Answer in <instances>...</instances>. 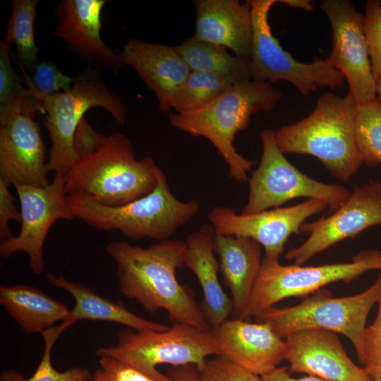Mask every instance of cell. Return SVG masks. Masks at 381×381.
Wrapping results in <instances>:
<instances>
[{"label": "cell", "instance_id": "42", "mask_svg": "<svg viewBox=\"0 0 381 381\" xmlns=\"http://www.w3.org/2000/svg\"><path fill=\"white\" fill-rule=\"evenodd\" d=\"M375 100L381 108V71L375 78Z\"/></svg>", "mask_w": 381, "mask_h": 381}, {"label": "cell", "instance_id": "37", "mask_svg": "<svg viewBox=\"0 0 381 381\" xmlns=\"http://www.w3.org/2000/svg\"><path fill=\"white\" fill-rule=\"evenodd\" d=\"M9 185L0 178V241L4 242L12 237L9 222H20L21 213L15 205V198L8 189Z\"/></svg>", "mask_w": 381, "mask_h": 381}, {"label": "cell", "instance_id": "15", "mask_svg": "<svg viewBox=\"0 0 381 381\" xmlns=\"http://www.w3.org/2000/svg\"><path fill=\"white\" fill-rule=\"evenodd\" d=\"M327 207L322 200L308 199L293 206L243 215L231 207L216 206L207 217L216 234L250 238L264 248L265 256L279 258L289 238L299 234L308 218Z\"/></svg>", "mask_w": 381, "mask_h": 381}, {"label": "cell", "instance_id": "23", "mask_svg": "<svg viewBox=\"0 0 381 381\" xmlns=\"http://www.w3.org/2000/svg\"><path fill=\"white\" fill-rule=\"evenodd\" d=\"M215 231L211 224H205L188 235L183 257L184 266L193 272L203 293L200 306L212 328L229 320L232 301L224 291L218 278L219 265L215 256Z\"/></svg>", "mask_w": 381, "mask_h": 381}, {"label": "cell", "instance_id": "20", "mask_svg": "<svg viewBox=\"0 0 381 381\" xmlns=\"http://www.w3.org/2000/svg\"><path fill=\"white\" fill-rule=\"evenodd\" d=\"M155 95L159 109H173L176 95L190 73L176 47L130 39L119 54Z\"/></svg>", "mask_w": 381, "mask_h": 381}, {"label": "cell", "instance_id": "24", "mask_svg": "<svg viewBox=\"0 0 381 381\" xmlns=\"http://www.w3.org/2000/svg\"><path fill=\"white\" fill-rule=\"evenodd\" d=\"M0 303L26 334H42L56 322L71 320L64 303L28 285L1 286Z\"/></svg>", "mask_w": 381, "mask_h": 381}, {"label": "cell", "instance_id": "39", "mask_svg": "<svg viewBox=\"0 0 381 381\" xmlns=\"http://www.w3.org/2000/svg\"><path fill=\"white\" fill-rule=\"evenodd\" d=\"M167 374L171 381H199L200 370L194 365L172 366Z\"/></svg>", "mask_w": 381, "mask_h": 381}, {"label": "cell", "instance_id": "4", "mask_svg": "<svg viewBox=\"0 0 381 381\" xmlns=\"http://www.w3.org/2000/svg\"><path fill=\"white\" fill-rule=\"evenodd\" d=\"M162 170L149 156L136 159L130 139L106 136L93 152L81 157L65 175L67 195H83L107 206H121L150 193Z\"/></svg>", "mask_w": 381, "mask_h": 381}, {"label": "cell", "instance_id": "10", "mask_svg": "<svg viewBox=\"0 0 381 381\" xmlns=\"http://www.w3.org/2000/svg\"><path fill=\"white\" fill-rule=\"evenodd\" d=\"M252 20V47L249 63L250 78L272 83L285 80L307 96L318 87L332 90L341 86L343 74L334 68L328 59L315 58L310 63L294 59L273 35L269 23L272 7L282 0H248Z\"/></svg>", "mask_w": 381, "mask_h": 381}, {"label": "cell", "instance_id": "12", "mask_svg": "<svg viewBox=\"0 0 381 381\" xmlns=\"http://www.w3.org/2000/svg\"><path fill=\"white\" fill-rule=\"evenodd\" d=\"M20 205L21 227L19 234L0 245V255L7 258L16 252L28 255L29 267L35 274L45 268L44 243L47 234L59 219L75 218L67 200L65 174H54V180L45 187H37L15 182Z\"/></svg>", "mask_w": 381, "mask_h": 381}, {"label": "cell", "instance_id": "40", "mask_svg": "<svg viewBox=\"0 0 381 381\" xmlns=\"http://www.w3.org/2000/svg\"><path fill=\"white\" fill-rule=\"evenodd\" d=\"M262 381H327L320 377L307 375L300 378L291 376L286 368L277 367L267 374L260 376Z\"/></svg>", "mask_w": 381, "mask_h": 381}, {"label": "cell", "instance_id": "14", "mask_svg": "<svg viewBox=\"0 0 381 381\" xmlns=\"http://www.w3.org/2000/svg\"><path fill=\"white\" fill-rule=\"evenodd\" d=\"M381 224V181H370L353 186L349 198L334 212L304 223L301 231L310 233L298 247L289 250L285 258L302 265L314 255L365 229Z\"/></svg>", "mask_w": 381, "mask_h": 381}, {"label": "cell", "instance_id": "9", "mask_svg": "<svg viewBox=\"0 0 381 381\" xmlns=\"http://www.w3.org/2000/svg\"><path fill=\"white\" fill-rule=\"evenodd\" d=\"M274 132L264 129L260 133L262 152L258 167L248 179V199L240 214H252L278 208L298 198L324 201L328 207L327 215L337 210L351 192L341 185L316 181L299 171L278 147Z\"/></svg>", "mask_w": 381, "mask_h": 381}, {"label": "cell", "instance_id": "6", "mask_svg": "<svg viewBox=\"0 0 381 381\" xmlns=\"http://www.w3.org/2000/svg\"><path fill=\"white\" fill-rule=\"evenodd\" d=\"M30 90L42 100L47 113L44 123L52 142L47 167L54 174L66 175L78 160L73 138L88 109L103 107L120 125L126 122L128 116V109L122 96L111 92L99 71L90 67L73 78L72 87L68 91L43 95Z\"/></svg>", "mask_w": 381, "mask_h": 381}, {"label": "cell", "instance_id": "35", "mask_svg": "<svg viewBox=\"0 0 381 381\" xmlns=\"http://www.w3.org/2000/svg\"><path fill=\"white\" fill-rule=\"evenodd\" d=\"M199 381H262L260 376L222 356L207 360L200 370Z\"/></svg>", "mask_w": 381, "mask_h": 381}, {"label": "cell", "instance_id": "33", "mask_svg": "<svg viewBox=\"0 0 381 381\" xmlns=\"http://www.w3.org/2000/svg\"><path fill=\"white\" fill-rule=\"evenodd\" d=\"M363 28L375 80L381 71V1L368 0L363 14Z\"/></svg>", "mask_w": 381, "mask_h": 381}, {"label": "cell", "instance_id": "34", "mask_svg": "<svg viewBox=\"0 0 381 381\" xmlns=\"http://www.w3.org/2000/svg\"><path fill=\"white\" fill-rule=\"evenodd\" d=\"M377 304L376 318L363 332L362 353L359 360L373 380L381 379V298Z\"/></svg>", "mask_w": 381, "mask_h": 381}, {"label": "cell", "instance_id": "17", "mask_svg": "<svg viewBox=\"0 0 381 381\" xmlns=\"http://www.w3.org/2000/svg\"><path fill=\"white\" fill-rule=\"evenodd\" d=\"M284 360L292 373H303L327 381H374L346 353L336 333L304 329L286 337Z\"/></svg>", "mask_w": 381, "mask_h": 381}, {"label": "cell", "instance_id": "44", "mask_svg": "<svg viewBox=\"0 0 381 381\" xmlns=\"http://www.w3.org/2000/svg\"><path fill=\"white\" fill-rule=\"evenodd\" d=\"M381 272V271H380Z\"/></svg>", "mask_w": 381, "mask_h": 381}, {"label": "cell", "instance_id": "36", "mask_svg": "<svg viewBox=\"0 0 381 381\" xmlns=\"http://www.w3.org/2000/svg\"><path fill=\"white\" fill-rule=\"evenodd\" d=\"M170 378V377H169ZM91 381H171L152 377L138 369L111 357H100L99 368Z\"/></svg>", "mask_w": 381, "mask_h": 381}, {"label": "cell", "instance_id": "38", "mask_svg": "<svg viewBox=\"0 0 381 381\" xmlns=\"http://www.w3.org/2000/svg\"><path fill=\"white\" fill-rule=\"evenodd\" d=\"M105 138L106 135L95 131L83 117L73 138V147L78 158L95 151Z\"/></svg>", "mask_w": 381, "mask_h": 381}, {"label": "cell", "instance_id": "1", "mask_svg": "<svg viewBox=\"0 0 381 381\" xmlns=\"http://www.w3.org/2000/svg\"><path fill=\"white\" fill-rule=\"evenodd\" d=\"M186 241L167 239L147 248L126 241H111L107 254L116 265L119 290L151 313L162 309L173 323H185L204 330L209 324L193 291L180 284L176 270L183 266Z\"/></svg>", "mask_w": 381, "mask_h": 381}, {"label": "cell", "instance_id": "22", "mask_svg": "<svg viewBox=\"0 0 381 381\" xmlns=\"http://www.w3.org/2000/svg\"><path fill=\"white\" fill-rule=\"evenodd\" d=\"M261 246L245 236L215 234L214 249L232 301L231 320L247 318L253 287L262 264Z\"/></svg>", "mask_w": 381, "mask_h": 381}, {"label": "cell", "instance_id": "13", "mask_svg": "<svg viewBox=\"0 0 381 381\" xmlns=\"http://www.w3.org/2000/svg\"><path fill=\"white\" fill-rule=\"evenodd\" d=\"M319 5L332 30L328 60L343 74L349 92L359 105L375 100V80L363 28V14L346 0H322Z\"/></svg>", "mask_w": 381, "mask_h": 381}, {"label": "cell", "instance_id": "18", "mask_svg": "<svg viewBox=\"0 0 381 381\" xmlns=\"http://www.w3.org/2000/svg\"><path fill=\"white\" fill-rule=\"evenodd\" d=\"M45 162V145L38 123L16 113L0 124V178L37 187L50 183Z\"/></svg>", "mask_w": 381, "mask_h": 381}, {"label": "cell", "instance_id": "41", "mask_svg": "<svg viewBox=\"0 0 381 381\" xmlns=\"http://www.w3.org/2000/svg\"><path fill=\"white\" fill-rule=\"evenodd\" d=\"M282 4H286L291 7L301 8L307 11H312L315 8L308 0H282Z\"/></svg>", "mask_w": 381, "mask_h": 381}, {"label": "cell", "instance_id": "19", "mask_svg": "<svg viewBox=\"0 0 381 381\" xmlns=\"http://www.w3.org/2000/svg\"><path fill=\"white\" fill-rule=\"evenodd\" d=\"M220 355L259 376L284 360L286 341L266 322L228 320L212 329Z\"/></svg>", "mask_w": 381, "mask_h": 381}, {"label": "cell", "instance_id": "7", "mask_svg": "<svg viewBox=\"0 0 381 381\" xmlns=\"http://www.w3.org/2000/svg\"><path fill=\"white\" fill-rule=\"evenodd\" d=\"M96 354L119 360L152 377L167 380L169 377L157 370L158 365H194L200 370L208 356H219L220 352L212 331L176 322L165 331H121L116 346L99 348Z\"/></svg>", "mask_w": 381, "mask_h": 381}, {"label": "cell", "instance_id": "25", "mask_svg": "<svg viewBox=\"0 0 381 381\" xmlns=\"http://www.w3.org/2000/svg\"><path fill=\"white\" fill-rule=\"evenodd\" d=\"M48 282L73 296L75 306L71 310V320L107 321L119 323L135 331H165L170 327L144 319L129 311L122 302L114 303L97 294L82 283L68 280L63 276L47 274Z\"/></svg>", "mask_w": 381, "mask_h": 381}, {"label": "cell", "instance_id": "2", "mask_svg": "<svg viewBox=\"0 0 381 381\" xmlns=\"http://www.w3.org/2000/svg\"><path fill=\"white\" fill-rule=\"evenodd\" d=\"M358 107L350 92L345 97L327 92L307 117L274 132L277 145L283 153L318 158L332 176L346 182L363 164L356 134Z\"/></svg>", "mask_w": 381, "mask_h": 381}, {"label": "cell", "instance_id": "3", "mask_svg": "<svg viewBox=\"0 0 381 381\" xmlns=\"http://www.w3.org/2000/svg\"><path fill=\"white\" fill-rule=\"evenodd\" d=\"M282 92L271 83L249 80L233 85L205 107L169 116L171 125L194 137H203L216 147L229 167V176L241 182L256 164L234 147L236 133L246 129L253 114L270 111Z\"/></svg>", "mask_w": 381, "mask_h": 381}, {"label": "cell", "instance_id": "11", "mask_svg": "<svg viewBox=\"0 0 381 381\" xmlns=\"http://www.w3.org/2000/svg\"><path fill=\"white\" fill-rule=\"evenodd\" d=\"M381 271V252L362 250L346 263L319 266L283 265L279 258L264 256L252 292L247 318H255L279 301L306 296L331 283H349L370 270Z\"/></svg>", "mask_w": 381, "mask_h": 381}, {"label": "cell", "instance_id": "32", "mask_svg": "<svg viewBox=\"0 0 381 381\" xmlns=\"http://www.w3.org/2000/svg\"><path fill=\"white\" fill-rule=\"evenodd\" d=\"M27 77L28 88L43 95H53L69 90L73 78L63 73L49 61H39Z\"/></svg>", "mask_w": 381, "mask_h": 381}, {"label": "cell", "instance_id": "21", "mask_svg": "<svg viewBox=\"0 0 381 381\" xmlns=\"http://www.w3.org/2000/svg\"><path fill=\"white\" fill-rule=\"evenodd\" d=\"M196 12L193 38L230 49L249 61L252 47L250 10L238 0L193 1Z\"/></svg>", "mask_w": 381, "mask_h": 381}, {"label": "cell", "instance_id": "5", "mask_svg": "<svg viewBox=\"0 0 381 381\" xmlns=\"http://www.w3.org/2000/svg\"><path fill=\"white\" fill-rule=\"evenodd\" d=\"M67 200L78 219L99 230L119 231L135 240L169 239L200 211L196 200L182 201L175 197L163 171L150 193L126 205L107 206L78 194L67 195Z\"/></svg>", "mask_w": 381, "mask_h": 381}, {"label": "cell", "instance_id": "29", "mask_svg": "<svg viewBox=\"0 0 381 381\" xmlns=\"http://www.w3.org/2000/svg\"><path fill=\"white\" fill-rule=\"evenodd\" d=\"M234 85L236 84L219 75L192 71L176 95L173 110L176 113H186L200 109Z\"/></svg>", "mask_w": 381, "mask_h": 381}, {"label": "cell", "instance_id": "26", "mask_svg": "<svg viewBox=\"0 0 381 381\" xmlns=\"http://www.w3.org/2000/svg\"><path fill=\"white\" fill-rule=\"evenodd\" d=\"M176 47L191 71L219 75L234 84L250 80L248 61L230 54L224 47L192 37Z\"/></svg>", "mask_w": 381, "mask_h": 381}, {"label": "cell", "instance_id": "27", "mask_svg": "<svg viewBox=\"0 0 381 381\" xmlns=\"http://www.w3.org/2000/svg\"><path fill=\"white\" fill-rule=\"evenodd\" d=\"M8 44L4 39L0 42V124L16 113L28 114L33 118L45 113L42 100L23 86L13 68Z\"/></svg>", "mask_w": 381, "mask_h": 381}, {"label": "cell", "instance_id": "43", "mask_svg": "<svg viewBox=\"0 0 381 381\" xmlns=\"http://www.w3.org/2000/svg\"><path fill=\"white\" fill-rule=\"evenodd\" d=\"M374 381H381V379H380V380H374Z\"/></svg>", "mask_w": 381, "mask_h": 381}, {"label": "cell", "instance_id": "31", "mask_svg": "<svg viewBox=\"0 0 381 381\" xmlns=\"http://www.w3.org/2000/svg\"><path fill=\"white\" fill-rule=\"evenodd\" d=\"M356 134L363 163L381 164V108L376 100L359 105Z\"/></svg>", "mask_w": 381, "mask_h": 381}, {"label": "cell", "instance_id": "30", "mask_svg": "<svg viewBox=\"0 0 381 381\" xmlns=\"http://www.w3.org/2000/svg\"><path fill=\"white\" fill-rule=\"evenodd\" d=\"M74 324L72 320L64 321L42 333L44 349L40 363L31 377L25 378L20 373L8 370L1 373V381H91L92 375L86 368L77 367L60 372L52 364L51 353L56 341L64 330Z\"/></svg>", "mask_w": 381, "mask_h": 381}, {"label": "cell", "instance_id": "8", "mask_svg": "<svg viewBox=\"0 0 381 381\" xmlns=\"http://www.w3.org/2000/svg\"><path fill=\"white\" fill-rule=\"evenodd\" d=\"M381 298V272L376 281L356 295L334 298L320 289L296 306L273 307L256 318L267 323L281 338L304 329H324L344 335L352 343L358 361L366 320Z\"/></svg>", "mask_w": 381, "mask_h": 381}, {"label": "cell", "instance_id": "16", "mask_svg": "<svg viewBox=\"0 0 381 381\" xmlns=\"http://www.w3.org/2000/svg\"><path fill=\"white\" fill-rule=\"evenodd\" d=\"M106 0H63L55 8L59 23L52 35L62 39L71 52L88 67L119 74L123 67L119 54L100 36L101 11Z\"/></svg>", "mask_w": 381, "mask_h": 381}, {"label": "cell", "instance_id": "28", "mask_svg": "<svg viewBox=\"0 0 381 381\" xmlns=\"http://www.w3.org/2000/svg\"><path fill=\"white\" fill-rule=\"evenodd\" d=\"M40 2L38 0L12 1V13L4 39L8 44H16L20 66L30 73L40 61L39 49L34 35V21Z\"/></svg>", "mask_w": 381, "mask_h": 381}]
</instances>
